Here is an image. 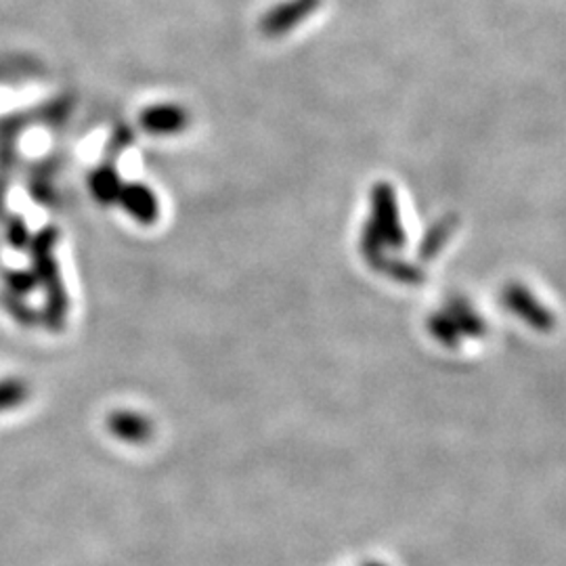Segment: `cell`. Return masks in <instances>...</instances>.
Segmentation results:
<instances>
[{
  "label": "cell",
  "instance_id": "cell-1",
  "mask_svg": "<svg viewBox=\"0 0 566 566\" xmlns=\"http://www.w3.org/2000/svg\"><path fill=\"white\" fill-rule=\"evenodd\" d=\"M504 301H506L507 308H510L514 315H518V317L531 325V327L542 329V332H547V329L554 327L552 313L533 296V292H531L528 287H525V285H521V283H510L506 287V292H504Z\"/></svg>",
  "mask_w": 566,
  "mask_h": 566
},
{
  "label": "cell",
  "instance_id": "cell-2",
  "mask_svg": "<svg viewBox=\"0 0 566 566\" xmlns=\"http://www.w3.org/2000/svg\"><path fill=\"white\" fill-rule=\"evenodd\" d=\"M319 0H292L271 11L263 21L264 32L271 36H280L285 30H292L296 23L317 9Z\"/></svg>",
  "mask_w": 566,
  "mask_h": 566
},
{
  "label": "cell",
  "instance_id": "cell-3",
  "mask_svg": "<svg viewBox=\"0 0 566 566\" xmlns=\"http://www.w3.org/2000/svg\"><path fill=\"white\" fill-rule=\"evenodd\" d=\"M142 122L149 133L166 135V133L181 130L187 124V118H185V112L175 105H158V107L145 109Z\"/></svg>",
  "mask_w": 566,
  "mask_h": 566
}]
</instances>
